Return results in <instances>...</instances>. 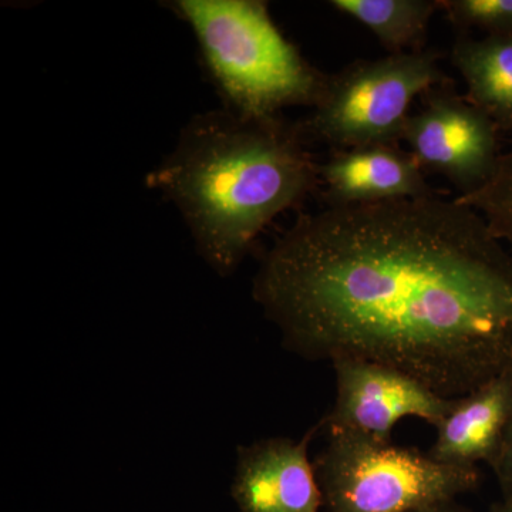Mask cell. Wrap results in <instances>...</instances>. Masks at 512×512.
I'll return each mask as SVG.
<instances>
[{"label":"cell","mask_w":512,"mask_h":512,"mask_svg":"<svg viewBox=\"0 0 512 512\" xmlns=\"http://www.w3.org/2000/svg\"><path fill=\"white\" fill-rule=\"evenodd\" d=\"M504 497L491 512H512V490L503 491Z\"/></svg>","instance_id":"e0dca14e"},{"label":"cell","mask_w":512,"mask_h":512,"mask_svg":"<svg viewBox=\"0 0 512 512\" xmlns=\"http://www.w3.org/2000/svg\"><path fill=\"white\" fill-rule=\"evenodd\" d=\"M451 62L466 83V99L498 130H512V36L461 35L451 49Z\"/></svg>","instance_id":"8fae6325"},{"label":"cell","mask_w":512,"mask_h":512,"mask_svg":"<svg viewBox=\"0 0 512 512\" xmlns=\"http://www.w3.org/2000/svg\"><path fill=\"white\" fill-rule=\"evenodd\" d=\"M252 295L306 360L382 363L448 399L512 373V251L457 198L301 215Z\"/></svg>","instance_id":"6da1fadb"},{"label":"cell","mask_w":512,"mask_h":512,"mask_svg":"<svg viewBox=\"0 0 512 512\" xmlns=\"http://www.w3.org/2000/svg\"><path fill=\"white\" fill-rule=\"evenodd\" d=\"M303 137L279 119L207 111L188 121L146 185L180 211L205 262L231 275L261 232L319 183Z\"/></svg>","instance_id":"7a4b0ae2"},{"label":"cell","mask_w":512,"mask_h":512,"mask_svg":"<svg viewBox=\"0 0 512 512\" xmlns=\"http://www.w3.org/2000/svg\"><path fill=\"white\" fill-rule=\"evenodd\" d=\"M409 512H471L466 510V508L458 505L456 501H441V503L424 505V507L417 508V510L409 511Z\"/></svg>","instance_id":"2e32d148"},{"label":"cell","mask_w":512,"mask_h":512,"mask_svg":"<svg viewBox=\"0 0 512 512\" xmlns=\"http://www.w3.org/2000/svg\"><path fill=\"white\" fill-rule=\"evenodd\" d=\"M329 512H409L476 490L478 468L447 466L413 448L330 433L315 461Z\"/></svg>","instance_id":"277c9868"},{"label":"cell","mask_w":512,"mask_h":512,"mask_svg":"<svg viewBox=\"0 0 512 512\" xmlns=\"http://www.w3.org/2000/svg\"><path fill=\"white\" fill-rule=\"evenodd\" d=\"M336 399L322 424L329 433H352L379 441H392L396 424L416 417L440 423L456 406L407 373L363 359L332 362Z\"/></svg>","instance_id":"52a82bcc"},{"label":"cell","mask_w":512,"mask_h":512,"mask_svg":"<svg viewBox=\"0 0 512 512\" xmlns=\"http://www.w3.org/2000/svg\"><path fill=\"white\" fill-rule=\"evenodd\" d=\"M319 183L330 207L377 204L431 195L412 153L397 146H366L339 150L319 165Z\"/></svg>","instance_id":"9c48e42d"},{"label":"cell","mask_w":512,"mask_h":512,"mask_svg":"<svg viewBox=\"0 0 512 512\" xmlns=\"http://www.w3.org/2000/svg\"><path fill=\"white\" fill-rule=\"evenodd\" d=\"M322 423L301 440L265 439L239 447L232 498L239 512H322L309 443Z\"/></svg>","instance_id":"ba28073f"},{"label":"cell","mask_w":512,"mask_h":512,"mask_svg":"<svg viewBox=\"0 0 512 512\" xmlns=\"http://www.w3.org/2000/svg\"><path fill=\"white\" fill-rule=\"evenodd\" d=\"M439 62V53L420 50L348 64L328 77L303 134L338 151L397 146L414 99L443 83Z\"/></svg>","instance_id":"5b68a950"},{"label":"cell","mask_w":512,"mask_h":512,"mask_svg":"<svg viewBox=\"0 0 512 512\" xmlns=\"http://www.w3.org/2000/svg\"><path fill=\"white\" fill-rule=\"evenodd\" d=\"M512 417V373L494 377L460 397L436 426L431 458L447 466L491 467Z\"/></svg>","instance_id":"30bf717a"},{"label":"cell","mask_w":512,"mask_h":512,"mask_svg":"<svg viewBox=\"0 0 512 512\" xmlns=\"http://www.w3.org/2000/svg\"><path fill=\"white\" fill-rule=\"evenodd\" d=\"M212 82L228 110L251 120L279 119L288 107H315L328 77L275 25L262 0H177Z\"/></svg>","instance_id":"3957f363"},{"label":"cell","mask_w":512,"mask_h":512,"mask_svg":"<svg viewBox=\"0 0 512 512\" xmlns=\"http://www.w3.org/2000/svg\"><path fill=\"white\" fill-rule=\"evenodd\" d=\"M491 468L503 491L512 490V417L505 431L503 444Z\"/></svg>","instance_id":"9a60e30c"},{"label":"cell","mask_w":512,"mask_h":512,"mask_svg":"<svg viewBox=\"0 0 512 512\" xmlns=\"http://www.w3.org/2000/svg\"><path fill=\"white\" fill-rule=\"evenodd\" d=\"M457 201L477 211L495 237L512 251V150L501 154L487 183L458 195Z\"/></svg>","instance_id":"4fadbf2b"},{"label":"cell","mask_w":512,"mask_h":512,"mask_svg":"<svg viewBox=\"0 0 512 512\" xmlns=\"http://www.w3.org/2000/svg\"><path fill=\"white\" fill-rule=\"evenodd\" d=\"M329 5L375 35L390 55L424 50L439 0H330Z\"/></svg>","instance_id":"7c38bea8"},{"label":"cell","mask_w":512,"mask_h":512,"mask_svg":"<svg viewBox=\"0 0 512 512\" xmlns=\"http://www.w3.org/2000/svg\"><path fill=\"white\" fill-rule=\"evenodd\" d=\"M439 6L458 29L512 36V0H439Z\"/></svg>","instance_id":"5bb4252c"},{"label":"cell","mask_w":512,"mask_h":512,"mask_svg":"<svg viewBox=\"0 0 512 512\" xmlns=\"http://www.w3.org/2000/svg\"><path fill=\"white\" fill-rule=\"evenodd\" d=\"M423 109L410 114L403 140L421 170L443 175L460 195L476 191L493 175L498 127L466 97L447 89L424 94Z\"/></svg>","instance_id":"8992f818"}]
</instances>
